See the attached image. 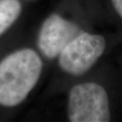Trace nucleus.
I'll return each instance as SVG.
<instances>
[{
  "label": "nucleus",
  "mask_w": 122,
  "mask_h": 122,
  "mask_svg": "<svg viewBox=\"0 0 122 122\" xmlns=\"http://www.w3.org/2000/svg\"><path fill=\"white\" fill-rule=\"evenodd\" d=\"M43 63L35 51L23 48L0 62V105L21 104L37 83Z\"/></svg>",
  "instance_id": "nucleus-1"
},
{
  "label": "nucleus",
  "mask_w": 122,
  "mask_h": 122,
  "mask_svg": "<svg viewBox=\"0 0 122 122\" xmlns=\"http://www.w3.org/2000/svg\"><path fill=\"white\" fill-rule=\"evenodd\" d=\"M68 119L71 122H107L110 120L106 91L96 82L73 86L68 95Z\"/></svg>",
  "instance_id": "nucleus-2"
},
{
  "label": "nucleus",
  "mask_w": 122,
  "mask_h": 122,
  "mask_svg": "<svg viewBox=\"0 0 122 122\" xmlns=\"http://www.w3.org/2000/svg\"><path fill=\"white\" fill-rule=\"evenodd\" d=\"M106 41L103 36L82 33L75 36L59 55V65L72 75L86 73L103 54Z\"/></svg>",
  "instance_id": "nucleus-3"
},
{
  "label": "nucleus",
  "mask_w": 122,
  "mask_h": 122,
  "mask_svg": "<svg viewBox=\"0 0 122 122\" xmlns=\"http://www.w3.org/2000/svg\"><path fill=\"white\" fill-rule=\"evenodd\" d=\"M78 28L74 23L59 14H52L44 21L38 36V47L48 59L59 56L66 45L77 36Z\"/></svg>",
  "instance_id": "nucleus-4"
},
{
  "label": "nucleus",
  "mask_w": 122,
  "mask_h": 122,
  "mask_svg": "<svg viewBox=\"0 0 122 122\" xmlns=\"http://www.w3.org/2000/svg\"><path fill=\"white\" fill-rule=\"evenodd\" d=\"M21 11L19 0H0V35L15 22Z\"/></svg>",
  "instance_id": "nucleus-5"
},
{
  "label": "nucleus",
  "mask_w": 122,
  "mask_h": 122,
  "mask_svg": "<svg viewBox=\"0 0 122 122\" xmlns=\"http://www.w3.org/2000/svg\"><path fill=\"white\" fill-rule=\"evenodd\" d=\"M117 13L122 18V0H111Z\"/></svg>",
  "instance_id": "nucleus-6"
}]
</instances>
